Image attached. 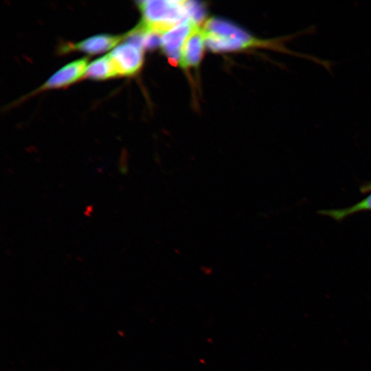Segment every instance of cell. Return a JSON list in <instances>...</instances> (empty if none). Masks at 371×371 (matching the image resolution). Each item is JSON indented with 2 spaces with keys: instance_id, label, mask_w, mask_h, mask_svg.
Returning a JSON list of instances; mask_svg holds the SVG:
<instances>
[{
  "instance_id": "obj_5",
  "label": "cell",
  "mask_w": 371,
  "mask_h": 371,
  "mask_svg": "<svg viewBox=\"0 0 371 371\" xmlns=\"http://www.w3.org/2000/svg\"><path fill=\"white\" fill-rule=\"evenodd\" d=\"M88 65L86 58L67 64L51 76L38 91L62 88L76 82L85 75Z\"/></svg>"
},
{
  "instance_id": "obj_1",
  "label": "cell",
  "mask_w": 371,
  "mask_h": 371,
  "mask_svg": "<svg viewBox=\"0 0 371 371\" xmlns=\"http://www.w3.org/2000/svg\"><path fill=\"white\" fill-rule=\"evenodd\" d=\"M315 29L308 27L300 32L275 39L263 40L254 37L234 24L219 18H211L204 24L203 32L206 45L214 52H236L255 47L271 49L309 59L322 65L323 60L307 54L291 51L284 42L299 35L312 33Z\"/></svg>"
},
{
  "instance_id": "obj_9",
  "label": "cell",
  "mask_w": 371,
  "mask_h": 371,
  "mask_svg": "<svg viewBox=\"0 0 371 371\" xmlns=\"http://www.w3.org/2000/svg\"><path fill=\"white\" fill-rule=\"evenodd\" d=\"M365 211H371V193L363 199L348 207L322 210L318 213L339 221L355 213Z\"/></svg>"
},
{
  "instance_id": "obj_8",
  "label": "cell",
  "mask_w": 371,
  "mask_h": 371,
  "mask_svg": "<svg viewBox=\"0 0 371 371\" xmlns=\"http://www.w3.org/2000/svg\"><path fill=\"white\" fill-rule=\"evenodd\" d=\"M85 76L93 80H106L117 76L109 55L103 56L89 63Z\"/></svg>"
},
{
  "instance_id": "obj_10",
  "label": "cell",
  "mask_w": 371,
  "mask_h": 371,
  "mask_svg": "<svg viewBox=\"0 0 371 371\" xmlns=\"http://www.w3.org/2000/svg\"><path fill=\"white\" fill-rule=\"evenodd\" d=\"M360 192L363 194L371 192V181L363 183L360 186Z\"/></svg>"
},
{
  "instance_id": "obj_6",
  "label": "cell",
  "mask_w": 371,
  "mask_h": 371,
  "mask_svg": "<svg viewBox=\"0 0 371 371\" xmlns=\"http://www.w3.org/2000/svg\"><path fill=\"white\" fill-rule=\"evenodd\" d=\"M205 45L203 29L196 25L181 49L178 61L180 66L183 69L197 67L202 60Z\"/></svg>"
},
{
  "instance_id": "obj_4",
  "label": "cell",
  "mask_w": 371,
  "mask_h": 371,
  "mask_svg": "<svg viewBox=\"0 0 371 371\" xmlns=\"http://www.w3.org/2000/svg\"><path fill=\"white\" fill-rule=\"evenodd\" d=\"M196 25H199L191 19L185 20L161 34L160 47L170 60L179 61L181 49Z\"/></svg>"
},
{
  "instance_id": "obj_3",
  "label": "cell",
  "mask_w": 371,
  "mask_h": 371,
  "mask_svg": "<svg viewBox=\"0 0 371 371\" xmlns=\"http://www.w3.org/2000/svg\"><path fill=\"white\" fill-rule=\"evenodd\" d=\"M144 48L126 40L117 45L109 54L117 76H131L136 74L144 63Z\"/></svg>"
},
{
  "instance_id": "obj_2",
  "label": "cell",
  "mask_w": 371,
  "mask_h": 371,
  "mask_svg": "<svg viewBox=\"0 0 371 371\" xmlns=\"http://www.w3.org/2000/svg\"><path fill=\"white\" fill-rule=\"evenodd\" d=\"M137 7L142 14L138 25L146 31L160 35L177 24L190 19L188 1H139Z\"/></svg>"
},
{
  "instance_id": "obj_7",
  "label": "cell",
  "mask_w": 371,
  "mask_h": 371,
  "mask_svg": "<svg viewBox=\"0 0 371 371\" xmlns=\"http://www.w3.org/2000/svg\"><path fill=\"white\" fill-rule=\"evenodd\" d=\"M125 38L122 35L108 34H97L73 44H68L63 48L67 51H80L89 55L104 53L114 49Z\"/></svg>"
}]
</instances>
